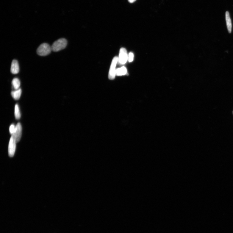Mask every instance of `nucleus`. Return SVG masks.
<instances>
[{
	"mask_svg": "<svg viewBox=\"0 0 233 233\" xmlns=\"http://www.w3.org/2000/svg\"><path fill=\"white\" fill-rule=\"evenodd\" d=\"M118 62V57H115L113 59L110 66L109 74V78L110 80H113L116 76V69L117 64Z\"/></svg>",
	"mask_w": 233,
	"mask_h": 233,
	"instance_id": "nucleus-3",
	"label": "nucleus"
},
{
	"mask_svg": "<svg viewBox=\"0 0 233 233\" xmlns=\"http://www.w3.org/2000/svg\"><path fill=\"white\" fill-rule=\"evenodd\" d=\"M16 127L15 126L14 124H12L11 125L9 129V131L10 134L11 135H12L14 133L15 131V130Z\"/></svg>",
	"mask_w": 233,
	"mask_h": 233,
	"instance_id": "nucleus-13",
	"label": "nucleus"
},
{
	"mask_svg": "<svg viewBox=\"0 0 233 233\" xmlns=\"http://www.w3.org/2000/svg\"><path fill=\"white\" fill-rule=\"evenodd\" d=\"M127 69L124 66H123L116 69V75L122 76L126 75L127 74Z\"/></svg>",
	"mask_w": 233,
	"mask_h": 233,
	"instance_id": "nucleus-9",
	"label": "nucleus"
},
{
	"mask_svg": "<svg viewBox=\"0 0 233 233\" xmlns=\"http://www.w3.org/2000/svg\"><path fill=\"white\" fill-rule=\"evenodd\" d=\"M226 20L227 26L229 33H231L232 29V24L229 12L227 11L226 12Z\"/></svg>",
	"mask_w": 233,
	"mask_h": 233,
	"instance_id": "nucleus-8",
	"label": "nucleus"
},
{
	"mask_svg": "<svg viewBox=\"0 0 233 233\" xmlns=\"http://www.w3.org/2000/svg\"><path fill=\"white\" fill-rule=\"evenodd\" d=\"M129 2L130 3H133L136 1V0H128Z\"/></svg>",
	"mask_w": 233,
	"mask_h": 233,
	"instance_id": "nucleus-15",
	"label": "nucleus"
},
{
	"mask_svg": "<svg viewBox=\"0 0 233 233\" xmlns=\"http://www.w3.org/2000/svg\"><path fill=\"white\" fill-rule=\"evenodd\" d=\"M21 88L18 89L15 91H12L11 92L12 97L16 100L19 99L21 97Z\"/></svg>",
	"mask_w": 233,
	"mask_h": 233,
	"instance_id": "nucleus-10",
	"label": "nucleus"
},
{
	"mask_svg": "<svg viewBox=\"0 0 233 233\" xmlns=\"http://www.w3.org/2000/svg\"><path fill=\"white\" fill-rule=\"evenodd\" d=\"M13 87L15 90H17L19 89L21 85V82L19 79L15 78L14 79L12 82Z\"/></svg>",
	"mask_w": 233,
	"mask_h": 233,
	"instance_id": "nucleus-11",
	"label": "nucleus"
},
{
	"mask_svg": "<svg viewBox=\"0 0 233 233\" xmlns=\"http://www.w3.org/2000/svg\"><path fill=\"white\" fill-rule=\"evenodd\" d=\"M128 55L127 51L125 48H122L120 51L119 57H118V62L121 65H124L126 63L128 60Z\"/></svg>",
	"mask_w": 233,
	"mask_h": 233,
	"instance_id": "nucleus-4",
	"label": "nucleus"
},
{
	"mask_svg": "<svg viewBox=\"0 0 233 233\" xmlns=\"http://www.w3.org/2000/svg\"><path fill=\"white\" fill-rule=\"evenodd\" d=\"M134 55L132 53H130L128 55V60L129 62H132L134 60Z\"/></svg>",
	"mask_w": 233,
	"mask_h": 233,
	"instance_id": "nucleus-14",
	"label": "nucleus"
},
{
	"mask_svg": "<svg viewBox=\"0 0 233 233\" xmlns=\"http://www.w3.org/2000/svg\"><path fill=\"white\" fill-rule=\"evenodd\" d=\"M52 50L51 47L49 44L43 43L40 45L37 50V53L41 56H46L49 54Z\"/></svg>",
	"mask_w": 233,
	"mask_h": 233,
	"instance_id": "nucleus-2",
	"label": "nucleus"
},
{
	"mask_svg": "<svg viewBox=\"0 0 233 233\" xmlns=\"http://www.w3.org/2000/svg\"></svg>",
	"mask_w": 233,
	"mask_h": 233,
	"instance_id": "nucleus-16",
	"label": "nucleus"
},
{
	"mask_svg": "<svg viewBox=\"0 0 233 233\" xmlns=\"http://www.w3.org/2000/svg\"><path fill=\"white\" fill-rule=\"evenodd\" d=\"M16 143H17L12 136L10 139L8 148L9 156L10 157L14 156L15 153L16 147Z\"/></svg>",
	"mask_w": 233,
	"mask_h": 233,
	"instance_id": "nucleus-6",
	"label": "nucleus"
},
{
	"mask_svg": "<svg viewBox=\"0 0 233 233\" xmlns=\"http://www.w3.org/2000/svg\"><path fill=\"white\" fill-rule=\"evenodd\" d=\"M22 126L21 123H18L16 126L15 130L12 135V136L16 143L19 142L21 140L22 135Z\"/></svg>",
	"mask_w": 233,
	"mask_h": 233,
	"instance_id": "nucleus-5",
	"label": "nucleus"
},
{
	"mask_svg": "<svg viewBox=\"0 0 233 233\" xmlns=\"http://www.w3.org/2000/svg\"><path fill=\"white\" fill-rule=\"evenodd\" d=\"M10 71L11 73L14 74H16L19 72V66L17 60H14L12 61L11 65Z\"/></svg>",
	"mask_w": 233,
	"mask_h": 233,
	"instance_id": "nucleus-7",
	"label": "nucleus"
},
{
	"mask_svg": "<svg viewBox=\"0 0 233 233\" xmlns=\"http://www.w3.org/2000/svg\"><path fill=\"white\" fill-rule=\"evenodd\" d=\"M15 115L16 119L18 120L20 119L21 115L19 107L18 104H16L15 107Z\"/></svg>",
	"mask_w": 233,
	"mask_h": 233,
	"instance_id": "nucleus-12",
	"label": "nucleus"
},
{
	"mask_svg": "<svg viewBox=\"0 0 233 233\" xmlns=\"http://www.w3.org/2000/svg\"><path fill=\"white\" fill-rule=\"evenodd\" d=\"M67 40L64 38L59 39L54 42L51 46L52 50L57 52L65 49L67 45Z\"/></svg>",
	"mask_w": 233,
	"mask_h": 233,
	"instance_id": "nucleus-1",
	"label": "nucleus"
}]
</instances>
